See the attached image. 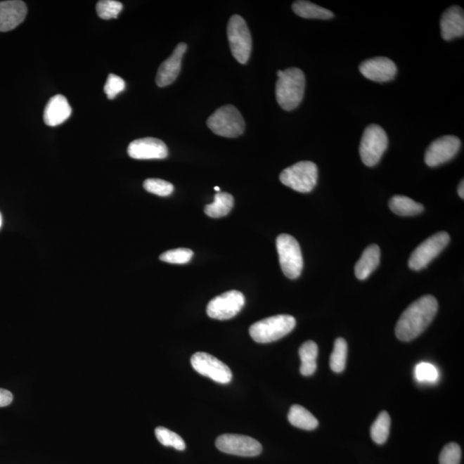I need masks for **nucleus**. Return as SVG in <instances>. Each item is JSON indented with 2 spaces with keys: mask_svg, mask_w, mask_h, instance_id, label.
I'll use <instances>...</instances> for the list:
<instances>
[{
  "mask_svg": "<svg viewBox=\"0 0 464 464\" xmlns=\"http://www.w3.org/2000/svg\"><path fill=\"white\" fill-rule=\"evenodd\" d=\"M438 308V301L432 295L421 297L413 302L398 320L397 337L401 342H410L418 337L431 324Z\"/></svg>",
  "mask_w": 464,
  "mask_h": 464,
  "instance_id": "f257e3e1",
  "label": "nucleus"
},
{
  "mask_svg": "<svg viewBox=\"0 0 464 464\" xmlns=\"http://www.w3.org/2000/svg\"><path fill=\"white\" fill-rule=\"evenodd\" d=\"M276 99L284 110L291 111L299 107L303 100L305 76L300 69L292 67L277 72Z\"/></svg>",
  "mask_w": 464,
  "mask_h": 464,
  "instance_id": "f03ea898",
  "label": "nucleus"
},
{
  "mask_svg": "<svg viewBox=\"0 0 464 464\" xmlns=\"http://www.w3.org/2000/svg\"><path fill=\"white\" fill-rule=\"evenodd\" d=\"M296 326V319L290 315H277L259 321L250 328V335L254 342L270 343L283 338Z\"/></svg>",
  "mask_w": 464,
  "mask_h": 464,
  "instance_id": "7ed1b4c3",
  "label": "nucleus"
},
{
  "mask_svg": "<svg viewBox=\"0 0 464 464\" xmlns=\"http://www.w3.org/2000/svg\"><path fill=\"white\" fill-rule=\"evenodd\" d=\"M207 124L215 134L226 138L238 137L245 129V119L233 105L218 108L207 119Z\"/></svg>",
  "mask_w": 464,
  "mask_h": 464,
  "instance_id": "20e7f679",
  "label": "nucleus"
},
{
  "mask_svg": "<svg viewBox=\"0 0 464 464\" xmlns=\"http://www.w3.org/2000/svg\"><path fill=\"white\" fill-rule=\"evenodd\" d=\"M318 179V169L314 162L301 161L281 172L282 183L299 193H309L315 188Z\"/></svg>",
  "mask_w": 464,
  "mask_h": 464,
  "instance_id": "39448f33",
  "label": "nucleus"
},
{
  "mask_svg": "<svg viewBox=\"0 0 464 464\" xmlns=\"http://www.w3.org/2000/svg\"><path fill=\"white\" fill-rule=\"evenodd\" d=\"M227 36L232 56L239 63L246 64L252 50V38L249 27L241 15H234L230 18Z\"/></svg>",
  "mask_w": 464,
  "mask_h": 464,
  "instance_id": "423d86ee",
  "label": "nucleus"
},
{
  "mask_svg": "<svg viewBox=\"0 0 464 464\" xmlns=\"http://www.w3.org/2000/svg\"><path fill=\"white\" fill-rule=\"evenodd\" d=\"M276 247L285 276L291 280L299 278L304 266L299 242L291 235L281 234L277 238Z\"/></svg>",
  "mask_w": 464,
  "mask_h": 464,
  "instance_id": "0eeeda50",
  "label": "nucleus"
},
{
  "mask_svg": "<svg viewBox=\"0 0 464 464\" xmlns=\"http://www.w3.org/2000/svg\"><path fill=\"white\" fill-rule=\"evenodd\" d=\"M388 147V137L380 126L371 124L363 131L359 146L363 164L373 167L380 161Z\"/></svg>",
  "mask_w": 464,
  "mask_h": 464,
  "instance_id": "6e6552de",
  "label": "nucleus"
},
{
  "mask_svg": "<svg viewBox=\"0 0 464 464\" xmlns=\"http://www.w3.org/2000/svg\"><path fill=\"white\" fill-rule=\"evenodd\" d=\"M450 236L446 231H439L432 235L416 247L410 257L408 266L412 270L419 271L427 266L433 259L442 252L449 243Z\"/></svg>",
  "mask_w": 464,
  "mask_h": 464,
  "instance_id": "1a4fd4ad",
  "label": "nucleus"
},
{
  "mask_svg": "<svg viewBox=\"0 0 464 464\" xmlns=\"http://www.w3.org/2000/svg\"><path fill=\"white\" fill-rule=\"evenodd\" d=\"M191 365L197 373L219 384H229L232 373L226 363L211 354L199 352L191 357Z\"/></svg>",
  "mask_w": 464,
  "mask_h": 464,
  "instance_id": "9d476101",
  "label": "nucleus"
},
{
  "mask_svg": "<svg viewBox=\"0 0 464 464\" xmlns=\"http://www.w3.org/2000/svg\"><path fill=\"white\" fill-rule=\"evenodd\" d=\"M245 304V297L242 292L230 291L209 302L207 313L212 319L228 320L237 316Z\"/></svg>",
  "mask_w": 464,
  "mask_h": 464,
  "instance_id": "9b49d317",
  "label": "nucleus"
},
{
  "mask_svg": "<svg viewBox=\"0 0 464 464\" xmlns=\"http://www.w3.org/2000/svg\"><path fill=\"white\" fill-rule=\"evenodd\" d=\"M216 447L224 453L252 458L260 455L262 446L250 437L238 434H224L216 440Z\"/></svg>",
  "mask_w": 464,
  "mask_h": 464,
  "instance_id": "f8f14e48",
  "label": "nucleus"
},
{
  "mask_svg": "<svg viewBox=\"0 0 464 464\" xmlns=\"http://www.w3.org/2000/svg\"><path fill=\"white\" fill-rule=\"evenodd\" d=\"M460 148H461V141L453 135H446L437 138L425 150V164L429 167H437L443 165L454 158Z\"/></svg>",
  "mask_w": 464,
  "mask_h": 464,
  "instance_id": "ddd939ff",
  "label": "nucleus"
},
{
  "mask_svg": "<svg viewBox=\"0 0 464 464\" xmlns=\"http://www.w3.org/2000/svg\"><path fill=\"white\" fill-rule=\"evenodd\" d=\"M127 153L134 160H164L168 157V147L160 139L143 138L130 143Z\"/></svg>",
  "mask_w": 464,
  "mask_h": 464,
  "instance_id": "4468645a",
  "label": "nucleus"
},
{
  "mask_svg": "<svg viewBox=\"0 0 464 464\" xmlns=\"http://www.w3.org/2000/svg\"><path fill=\"white\" fill-rule=\"evenodd\" d=\"M359 71L363 77L374 82L384 83L392 80L397 75V67L394 61L386 57H376L363 61Z\"/></svg>",
  "mask_w": 464,
  "mask_h": 464,
  "instance_id": "2eb2a0df",
  "label": "nucleus"
},
{
  "mask_svg": "<svg viewBox=\"0 0 464 464\" xmlns=\"http://www.w3.org/2000/svg\"><path fill=\"white\" fill-rule=\"evenodd\" d=\"M186 50H187V44L181 42L176 46L172 56L162 62L158 68L156 76L157 86H168L176 79L181 72V60H183Z\"/></svg>",
  "mask_w": 464,
  "mask_h": 464,
  "instance_id": "dca6fc26",
  "label": "nucleus"
},
{
  "mask_svg": "<svg viewBox=\"0 0 464 464\" xmlns=\"http://www.w3.org/2000/svg\"><path fill=\"white\" fill-rule=\"evenodd\" d=\"M27 6L20 0L0 2V32H7L17 28L25 21Z\"/></svg>",
  "mask_w": 464,
  "mask_h": 464,
  "instance_id": "f3484780",
  "label": "nucleus"
},
{
  "mask_svg": "<svg viewBox=\"0 0 464 464\" xmlns=\"http://www.w3.org/2000/svg\"><path fill=\"white\" fill-rule=\"evenodd\" d=\"M441 36L444 41H451L464 34V13L461 7L448 8L440 19Z\"/></svg>",
  "mask_w": 464,
  "mask_h": 464,
  "instance_id": "a211bd4d",
  "label": "nucleus"
},
{
  "mask_svg": "<svg viewBox=\"0 0 464 464\" xmlns=\"http://www.w3.org/2000/svg\"><path fill=\"white\" fill-rule=\"evenodd\" d=\"M72 115V108L65 96L56 95L50 98L44 110L46 125L56 127L67 121Z\"/></svg>",
  "mask_w": 464,
  "mask_h": 464,
  "instance_id": "6ab92c4d",
  "label": "nucleus"
},
{
  "mask_svg": "<svg viewBox=\"0 0 464 464\" xmlns=\"http://www.w3.org/2000/svg\"><path fill=\"white\" fill-rule=\"evenodd\" d=\"M380 262V249L377 245L366 247L355 265V276L359 281H365L374 272Z\"/></svg>",
  "mask_w": 464,
  "mask_h": 464,
  "instance_id": "aec40b11",
  "label": "nucleus"
},
{
  "mask_svg": "<svg viewBox=\"0 0 464 464\" xmlns=\"http://www.w3.org/2000/svg\"><path fill=\"white\" fill-rule=\"evenodd\" d=\"M288 420L293 427L303 429V430L312 431L318 427V420L307 408L299 404H294L290 408Z\"/></svg>",
  "mask_w": 464,
  "mask_h": 464,
  "instance_id": "412c9836",
  "label": "nucleus"
},
{
  "mask_svg": "<svg viewBox=\"0 0 464 464\" xmlns=\"http://www.w3.org/2000/svg\"><path fill=\"white\" fill-rule=\"evenodd\" d=\"M301 359L300 373L303 376L309 377L315 373L316 370V358L318 355V347L313 340H308L299 348Z\"/></svg>",
  "mask_w": 464,
  "mask_h": 464,
  "instance_id": "4be33fe9",
  "label": "nucleus"
},
{
  "mask_svg": "<svg viewBox=\"0 0 464 464\" xmlns=\"http://www.w3.org/2000/svg\"><path fill=\"white\" fill-rule=\"evenodd\" d=\"M292 10L294 13L303 18L328 20L335 17V14L331 11L304 0L294 2Z\"/></svg>",
  "mask_w": 464,
  "mask_h": 464,
  "instance_id": "5701e85b",
  "label": "nucleus"
},
{
  "mask_svg": "<svg viewBox=\"0 0 464 464\" xmlns=\"http://www.w3.org/2000/svg\"><path fill=\"white\" fill-rule=\"evenodd\" d=\"M389 207L394 214L399 216H415L424 211L423 204L404 195H394L389 201Z\"/></svg>",
  "mask_w": 464,
  "mask_h": 464,
  "instance_id": "b1692460",
  "label": "nucleus"
},
{
  "mask_svg": "<svg viewBox=\"0 0 464 464\" xmlns=\"http://www.w3.org/2000/svg\"><path fill=\"white\" fill-rule=\"evenodd\" d=\"M233 206V196L228 193L219 192L214 195V202L205 207V214L211 218H222L229 214Z\"/></svg>",
  "mask_w": 464,
  "mask_h": 464,
  "instance_id": "393cba45",
  "label": "nucleus"
},
{
  "mask_svg": "<svg viewBox=\"0 0 464 464\" xmlns=\"http://www.w3.org/2000/svg\"><path fill=\"white\" fill-rule=\"evenodd\" d=\"M390 417L386 411L380 413L370 427V437L378 444H385L389 438L390 429Z\"/></svg>",
  "mask_w": 464,
  "mask_h": 464,
  "instance_id": "a878e982",
  "label": "nucleus"
},
{
  "mask_svg": "<svg viewBox=\"0 0 464 464\" xmlns=\"http://www.w3.org/2000/svg\"><path fill=\"white\" fill-rule=\"evenodd\" d=\"M347 357V343L343 338L335 340L334 350H333L330 365V368L334 373H342L346 368Z\"/></svg>",
  "mask_w": 464,
  "mask_h": 464,
  "instance_id": "bb28decb",
  "label": "nucleus"
},
{
  "mask_svg": "<svg viewBox=\"0 0 464 464\" xmlns=\"http://www.w3.org/2000/svg\"><path fill=\"white\" fill-rule=\"evenodd\" d=\"M155 435L162 444L167 447L175 448L177 451H184L186 444L184 440L177 433L169 430L164 427H158L155 430Z\"/></svg>",
  "mask_w": 464,
  "mask_h": 464,
  "instance_id": "cd10ccee",
  "label": "nucleus"
},
{
  "mask_svg": "<svg viewBox=\"0 0 464 464\" xmlns=\"http://www.w3.org/2000/svg\"><path fill=\"white\" fill-rule=\"evenodd\" d=\"M122 4L115 0H101L96 4V13L100 18L104 20L117 18L118 15L122 13Z\"/></svg>",
  "mask_w": 464,
  "mask_h": 464,
  "instance_id": "c85d7f7f",
  "label": "nucleus"
},
{
  "mask_svg": "<svg viewBox=\"0 0 464 464\" xmlns=\"http://www.w3.org/2000/svg\"><path fill=\"white\" fill-rule=\"evenodd\" d=\"M193 252L191 250L180 247V249L166 251L160 255L162 262L172 263V264H187L191 261Z\"/></svg>",
  "mask_w": 464,
  "mask_h": 464,
  "instance_id": "c756f323",
  "label": "nucleus"
},
{
  "mask_svg": "<svg viewBox=\"0 0 464 464\" xmlns=\"http://www.w3.org/2000/svg\"><path fill=\"white\" fill-rule=\"evenodd\" d=\"M143 186L147 192L162 197L169 196L174 191V186L172 183L156 178L146 180Z\"/></svg>",
  "mask_w": 464,
  "mask_h": 464,
  "instance_id": "7c9ffc66",
  "label": "nucleus"
},
{
  "mask_svg": "<svg viewBox=\"0 0 464 464\" xmlns=\"http://www.w3.org/2000/svg\"><path fill=\"white\" fill-rule=\"evenodd\" d=\"M415 378L421 382H435L439 378V371L430 363H420L415 367Z\"/></svg>",
  "mask_w": 464,
  "mask_h": 464,
  "instance_id": "2f4dec72",
  "label": "nucleus"
},
{
  "mask_svg": "<svg viewBox=\"0 0 464 464\" xmlns=\"http://www.w3.org/2000/svg\"><path fill=\"white\" fill-rule=\"evenodd\" d=\"M461 448L456 443L448 444L439 456V464H460L461 462Z\"/></svg>",
  "mask_w": 464,
  "mask_h": 464,
  "instance_id": "473e14b6",
  "label": "nucleus"
},
{
  "mask_svg": "<svg viewBox=\"0 0 464 464\" xmlns=\"http://www.w3.org/2000/svg\"><path fill=\"white\" fill-rule=\"evenodd\" d=\"M126 84L121 77L115 75H110L108 77L106 84L104 85V92L108 99H114L115 96L125 90Z\"/></svg>",
  "mask_w": 464,
  "mask_h": 464,
  "instance_id": "72a5a7b5",
  "label": "nucleus"
},
{
  "mask_svg": "<svg viewBox=\"0 0 464 464\" xmlns=\"http://www.w3.org/2000/svg\"><path fill=\"white\" fill-rule=\"evenodd\" d=\"M13 401V394L9 390L0 389V408L6 407Z\"/></svg>",
  "mask_w": 464,
  "mask_h": 464,
  "instance_id": "f704fd0d",
  "label": "nucleus"
},
{
  "mask_svg": "<svg viewBox=\"0 0 464 464\" xmlns=\"http://www.w3.org/2000/svg\"><path fill=\"white\" fill-rule=\"evenodd\" d=\"M458 195L460 197H461V198L463 200L464 199V183H463V180H462L461 183H460V184L458 186Z\"/></svg>",
  "mask_w": 464,
  "mask_h": 464,
  "instance_id": "c9c22d12",
  "label": "nucleus"
},
{
  "mask_svg": "<svg viewBox=\"0 0 464 464\" xmlns=\"http://www.w3.org/2000/svg\"><path fill=\"white\" fill-rule=\"evenodd\" d=\"M2 222H3L2 215H1V214H0V228H1V226H2Z\"/></svg>",
  "mask_w": 464,
  "mask_h": 464,
  "instance_id": "e433bc0d",
  "label": "nucleus"
},
{
  "mask_svg": "<svg viewBox=\"0 0 464 464\" xmlns=\"http://www.w3.org/2000/svg\"><path fill=\"white\" fill-rule=\"evenodd\" d=\"M214 189L217 192H220V188L219 187H215Z\"/></svg>",
  "mask_w": 464,
  "mask_h": 464,
  "instance_id": "4c0bfd02",
  "label": "nucleus"
}]
</instances>
